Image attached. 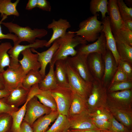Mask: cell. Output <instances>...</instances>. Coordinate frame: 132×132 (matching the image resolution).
Instances as JSON below:
<instances>
[{
    "label": "cell",
    "mask_w": 132,
    "mask_h": 132,
    "mask_svg": "<svg viewBox=\"0 0 132 132\" xmlns=\"http://www.w3.org/2000/svg\"><path fill=\"white\" fill-rule=\"evenodd\" d=\"M56 40L59 46L51 61L55 63L58 60H66L69 56L73 57L76 55L77 52L75 48L79 44H87V42L83 37L76 36L70 31L66 32L64 36Z\"/></svg>",
    "instance_id": "6da1fadb"
},
{
    "label": "cell",
    "mask_w": 132,
    "mask_h": 132,
    "mask_svg": "<svg viewBox=\"0 0 132 132\" xmlns=\"http://www.w3.org/2000/svg\"><path fill=\"white\" fill-rule=\"evenodd\" d=\"M98 13L89 17L81 22L79 24V29L72 31L76 36H80L87 42L96 41L102 32L103 26L102 21L98 18Z\"/></svg>",
    "instance_id": "7a4b0ae2"
},
{
    "label": "cell",
    "mask_w": 132,
    "mask_h": 132,
    "mask_svg": "<svg viewBox=\"0 0 132 132\" xmlns=\"http://www.w3.org/2000/svg\"><path fill=\"white\" fill-rule=\"evenodd\" d=\"M10 33H13L18 38L17 44L23 41L30 44L34 43L36 38H41L47 34V31L44 29L34 28L32 29L28 26L23 27L11 22H2V24Z\"/></svg>",
    "instance_id": "3957f363"
},
{
    "label": "cell",
    "mask_w": 132,
    "mask_h": 132,
    "mask_svg": "<svg viewBox=\"0 0 132 132\" xmlns=\"http://www.w3.org/2000/svg\"><path fill=\"white\" fill-rule=\"evenodd\" d=\"M107 88L102 81L94 79L91 92L87 99L89 113L100 108L107 107Z\"/></svg>",
    "instance_id": "277c9868"
},
{
    "label": "cell",
    "mask_w": 132,
    "mask_h": 132,
    "mask_svg": "<svg viewBox=\"0 0 132 132\" xmlns=\"http://www.w3.org/2000/svg\"><path fill=\"white\" fill-rule=\"evenodd\" d=\"M65 64L70 88L87 99L91 90L92 83L85 81L66 60Z\"/></svg>",
    "instance_id": "5b68a950"
},
{
    "label": "cell",
    "mask_w": 132,
    "mask_h": 132,
    "mask_svg": "<svg viewBox=\"0 0 132 132\" xmlns=\"http://www.w3.org/2000/svg\"><path fill=\"white\" fill-rule=\"evenodd\" d=\"M2 74L4 89L10 92L22 85V81L26 75L20 64L10 65Z\"/></svg>",
    "instance_id": "8992f818"
},
{
    "label": "cell",
    "mask_w": 132,
    "mask_h": 132,
    "mask_svg": "<svg viewBox=\"0 0 132 132\" xmlns=\"http://www.w3.org/2000/svg\"><path fill=\"white\" fill-rule=\"evenodd\" d=\"M50 91L56 101L59 114L68 117L72 91L69 88L58 85Z\"/></svg>",
    "instance_id": "52a82bcc"
},
{
    "label": "cell",
    "mask_w": 132,
    "mask_h": 132,
    "mask_svg": "<svg viewBox=\"0 0 132 132\" xmlns=\"http://www.w3.org/2000/svg\"><path fill=\"white\" fill-rule=\"evenodd\" d=\"M35 96L31 99L27 105L23 120L31 126L37 119L44 114H49L52 111L50 108L39 101Z\"/></svg>",
    "instance_id": "ba28073f"
},
{
    "label": "cell",
    "mask_w": 132,
    "mask_h": 132,
    "mask_svg": "<svg viewBox=\"0 0 132 132\" xmlns=\"http://www.w3.org/2000/svg\"><path fill=\"white\" fill-rule=\"evenodd\" d=\"M87 56L77 53L73 57H68L66 60L85 81L92 83L94 79L88 67Z\"/></svg>",
    "instance_id": "9c48e42d"
},
{
    "label": "cell",
    "mask_w": 132,
    "mask_h": 132,
    "mask_svg": "<svg viewBox=\"0 0 132 132\" xmlns=\"http://www.w3.org/2000/svg\"><path fill=\"white\" fill-rule=\"evenodd\" d=\"M87 61L89 70L94 79L102 81L104 67L102 55L97 53H90L88 55Z\"/></svg>",
    "instance_id": "30bf717a"
},
{
    "label": "cell",
    "mask_w": 132,
    "mask_h": 132,
    "mask_svg": "<svg viewBox=\"0 0 132 132\" xmlns=\"http://www.w3.org/2000/svg\"><path fill=\"white\" fill-rule=\"evenodd\" d=\"M107 107L116 120L131 130L132 108L124 107L108 102H107Z\"/></svg>",
    "instance_id": "8fae6325"
},
{
    "label": "cell",
    "mask_w": 132,
    "mask_h": 132,
    "mask_svg": "<svg viewBox=\"0 0 132 132\" xmlns=\"http://www.w3.org/2000/svg\"><path fill=\"white\" fill-rule=\"evenodd\" d=\"M102 56L104 67L102 82L107 88L110 84L118 66L112 53L107 47L106 53Z\"/></svg>",
    "instance_id": "7c38bea8"
},
{
    "label": "cell",
    "mask_w": 132,
    "mask_h": 132,
    "mask_svg": "<svg viewBox=\"0 0 132 132\" xmlns=\"http://www.w3.org/2000/svg\"><path fill=\"white\" fill-rule=\"evenodd\" d=\"M107 46L104 33L102 32L98 39L91 44H81L76 50L77 53L87 55L90 53H97L104 55L106 51Z\"/></svg>",
    "instance_id": "4fadbf2b"
},
{
    "label": "cell",
    "mask_w": 132,
    "mask_h": 132,
    "mask_svg": "<svg viewBox=\"0 0 132 132\" xmlns=\"http://www.w3.org/2000/svg\"><path fill=\"white\" fill-rule=\"evenodd\" d=\"M70 128L72 130L99 129L93 123L88 111L68 117Z\"/></svg>",
    "instance_id": "5bb4252c"
},
{
    "label": "cell",
    "mask_w": 132,
    "mask_h": 132,
    "mask_svg": "<svg viewBox=\"0 0 132 132\" xmlns=\"http://www.w3.org/2000/svg\"><path fill=\"white\" fill-rule=\"evenodd\" d=\"M108 11L111 31L114 34L121 29L125 27L120 14L117 0L108 1Z\"/></svg>",
    "instance_id": "9a60e30c"
},
{
    "label": "cell",
    "mask_w": 132,
    "mask_h": 132,
    "mask_svg": "<svg viewBox=\"0 0 132 132\" xmlns=\"http://www.w3.org/2000/svg\"><path fill=\"white\" fill-rule=\"evenodd\" d=\"M107 102L132 108V89L107 93Z\"/></svg>",
    "instance_id": "2e32d148"
},
{
    "label": "cell",
    "mask_w": 132,
    "mask_h": 132,
    "mask_svg": "<svg viewBox=\"0 0 132 132\" xmlns=\"http://www.w3.org/2000/svg\"><path fill=\"white\" fill-rule=\"evenodd\" d=\"M47 42L45 40L37 39L34 43L28 45H21L20 44L14 45L8 52L10 57V65L15 66L20 64L18 58L20 54L22 51L28 48L35 49L43 48Z\"/></svg>",
    "instance_id": "e0dca14e"
},
{
    "label": "cell",
    "mask_w": 132,
    "mask_h": 132,
    "mask_svg": "<svg viewBox=\"0 0 132 132\" xmlns=\"http://www.w3.org/2000/svg\"><path fill=\"white\" fill-rule=\"evenodd\" d=\"M71 27L69 22L66 19L60 18L56 21L53 19L52 22L47 26L48 29L52 30L53 33L50 39L45 44V46L49 47L55 40L64 36L66 32L67 29Z\"/></svg>",
    "instance_id": "ac0fdd59"
},
{
    "label": "cell",
    "mask_w": 132,
    "mask_h": 132,
    "mask_svg": "<svg viewBox=\"0 0 132 132\" xmlns=\"http://www.w3.org/2000/svg\"><path fill=\"white\" fill-rule=\"evenodd\" d=\"M21 53L23 57L21 59L19 60V62L26 75L31 70H39L41 66L38 61L37 54L33 53L30 48L24 50Z\"/></svg>",
    "instance_id": "d6986e66"
},
{
    "label": "cell",
    "mask_w": 132,
    "mask_h": 132,
    "mask_svg": "<svg viewBox=\"0 0 132 132\" xmlns=\"http://www.w3.org/2000/svg\"><path fill=\"white\" fill-rule=\"evenodd\" d=\"M102 22L103 26L102 32L105 35L107 47L112 53L118 65L120 58L117 50L116 41L111 31L109 16H106L102 20Z\"/></svg>",
    "instance_id": "ffe728a7"
},
{
    "label": "cell",
    "mask_w": 132,
    "mask_h": 132,
    "mask_svg": "<svg viewBox=\"0 0 132 132\" xmlns=\"http://www.w3.org/2000/svg\"><path fill=\"white\" fill-rule=\"evenodd\" d=\"M59 46L58 43L55 40L50 48L46 50L41 53L37 52L34 49L31 48L32 52H35L38 55V61L41 66L39 71L43 79L45 75V70L47 66L51 61L54 54L59 48Z\"/></svg>",
    "instance_id": "44dd1931"
},
{
    "label": "cell",
    "mask_w": 132,
    "mask_h": 132,
    "mask_svg": "<svg viewBox=\"0 0 132 132\" xmlns=\"http://www.w3.org/2000/svg\"><path fill=\"white\" fill-rule=\"evenodd\" d=\"M30 90L21 85L12 91L8 96L4 98V99L8 104L18 108L26 101Z\"/></svg>",
    "instance_id": "7402d4cb"
},
{
    "label": "cell",
    "mask_w": 132,
    "mask_h": 132,
    "mask_svg": "<svg viewBox=\"0 0 132 132\" xmlns=\"http://www.w3.org/2000/svg\"><path fill=\"white\" fill-rule=\"evenodd\" d=\"M86 111H88L87 99L85 97L72 91L68 117Z\"/></svg>",
    "instance_id": "603a6c76"
},
{
    "label": "cell",
    "mask_w": 132,
    "mask_h": 132,
    "mask_svg": "<svg viewBox=\"0 0 132 132\" xmlns=\"http://www.w3.org/2000/svg\"><path fill=\"white\" fill-rule=\"evenodd\" d=\"M59 113L57 111H52L49 114L37 119L31 126L33 132H45L50 124L55 120Z\"/></svg>",
    "instance_id": "cb8c5ba5"
},
{
    "label": "cell",
    "mask_w": 132,
    "mask_h": 132,
    "mask_svg": "<svg viewBox=\"0 0 132 132\" xmlns=\"http://www.w3.org/2000/svg\"><path fill=\"white\" fill-rule=\"evenodd\" d=\"M55 63L51 61L49 63V71L41 82L38 84L40 89L51 90L56 88L58 86L54 74V67Z\"/></svg>",
    "instance_id": "d4e9b609"
},
{
    "label": "cell",
    "mask_w": 132,
    "mask_h": 132,
    "mask_svg": "<svg viewBox=\"0 0 132 132\" xmlns=\"http://www.w3.org/2000/svg\"><path fill=\"white\" fill-rule=\"evenodd\" d=\"M66 60L56 61L55 63V76L58 85L69 88L66 69Z\"/></svg>",
    "instance_id": "484cf974"
},
{
    "label": "cell",
    "mask_w": 132,
    "mask_h": 132,
    "mask_svg": "<svg viewBox=\"0 0 132 132\" xmlns=\"http://www.w3.org/2000/svg\"><path fill=\"white\" fill-rule=\"evenodd\" d=\"M39 102L44 106L49 108L52 111H57L55 100L50 90H42L38 87L35 95Z\"/></svg>",
    "instance_id": "4316f807"
},
{
    "label": "cell",
    "mask_w": 132,
    "mask_h": 132,
    "mask_svg": "<svg viewBox=\"0 0 132 132\" xmlns=\"http://www.w3.org/2000/svg\"><path fill=\"white\" fill-rule=\"evenodd\" d=\"M31 98L28 97L26 101L21 108L11 114L12 122L10 132H18L26 113L27 103Z\"/></svg>",
    "instance_id": "83f0119b"
},
{
    "label": "cell",
    "mask_w": 132,
    "mask_h": 132,
    "mask_svg": "<svg viewBox=\"0 0 132 132\" xmlns=\"http://www.w3.org/2000/svg\"><path fill=\"white\" fill-rule=\"evenodd\" d=\"M20 1L17 0L12 2L11 0H0V13L1 17L14 15L18 17L19 13L17 9V6Z\"/></svg>",
    "instance_id": "f1b7e54d"
},
{
    "label": "cell",
    "mask_w": 132,
    "mask_h": 132,
    "mask_svg": "<svg viewBox=\"0 0 132 132\" xmlns=\"http://www.w3.org/2000/svg\"><path fill=\"white\" fill-rule=\"evenodd\" d=\"M114 38L120 60L127 62L132 64V47L118 39Z\"/></svg>",
    "instance_id": "f546056e"
},
{
    "label": "cell",
    "mask_w": 132,
    "mask_h": 132,
    "mask_svg": "<svg viewBox=\"0 0 132 132\" xmlns=\"http://www.w3.org/2000/svg\"><path fill=\"white\" fill-rule=\"evenodd\" d=\"M70 128L68 117L59 114L54 123L45 132H66Z\"/></svg>",
    "instance_id": "4dcf8cb0"
},
{
    "label": "cell",
    "mask_w": 132,
    "mask_h": 132,
    "mask_svg": "<svg viewBox=\"0 0 132 132\" xmlns=\"http://www.w3.org/2000/svg\"><path fill=\"white\" fill-rule=\"evenodd\" d=\"M43 79L39 71L31 70L25 75L22 82L24 88L30 90L34 85L40 83Z\"/></svg>",
    "instance_id": "1f68e13d"
},
{
    "label": "cell",
    "mask_w": 132,
    "mask_h": 132,
    "mask_svg": "<svg viewBox=\"0 0 132 132\" xmlns=\"http://www.w3.org/2000/svg\"><path fill=\"white\" fill-rule=\"evenodd\" d=\"M13 46L9 42H6L0 44V73H2L6 66H9L10 58L8 51Z\"/></svg>",
    "instance_id": "d6a6232c"
},
{
    "label": "cell",
    "mask_w": 132,
    "mask_h": 132,
    "mask_svg": "<svg viewBox=\"0 0 132 132\" xmlns=\"http://www.w3.org/2000/svg\"><path fill=\"white\" fill-rule=\"evenodd\" d=\"M108 4L107 0H91L89 3L90 11L93 15L100 12L103 20L106 16V13H108Z\"/></svg>",
    "instance_id": "836d02e7"
},
{
    "label": "cell",
    "mask_w": 132,
    "mask_h": 132,
    "mask_svg": "<svg viewBox=\"0 0 132 132\" xmlns=\"http://www.w3.org/2000/svg\"><path fill=\"white\" fill-rule=\"evenodd\" d=\"M132 89V80L111 83L107 88L108 93Z\"/></svg>",
    "instance_id": "e575fe53"
},
{
    "label": "cell",
    "mask_w": 132,
    "mask_h": 132,
    "mask_svg": "<svg viewBox=\"0 0 132 132\" xmlns=\"http://www.w3.org/2000/svg\"><path fill=\"white\" fill-rule=\"evenodd\" d=\"M89 114L92 120L109 121L111 115L107 107L98 109Z\"/></svg>",
    "instance_id": "d590c367"
},
{
    "label": "cell",
    "mask_w": 132,
    "mask_h": 132,
    "mask_svg": "<svg viewBox=\"0 0 132 132\" xmlns=\"http://www.w3.org/2000/svg\"><path fill=\"white\" fill-rule=\"evenodd\" d=\"M113 35L114 37L132 47V31L125 27L121 28Z\"/></svg>",
    "instance_id": "8d00e7d4"
},
{
    "label": "cell",
    "mask_w": 132,
    "mask_h": 132,
    "mask_svg": "<svg viewBox=\"0 0 132 132\" xmlns=\"http://www.w3.org/2000/svg\"><path fill=\"white\" fill-rule=\"evenodd\" d=\"M117 4L121 17L124 21L132 20V8L128 7L123 0H117Z\"/></svg>",
    "instance_id": "74e56055"
},
{
    "label": "cell",
    "mask_w": 132,
    "mask_h": 132,
    "mask_svg": "<svg viewBox=\"0 0 132 132\" xmlns=\"http://www.w3.org/2000/svg\"><path fill=\"white\" fill-rule=\"evenodd\" d=\"M12 122L11 114L6 113L0 114V132H8L10 131Z\"/></svg>",
    "instance_id": "f35d334b"
},
{
    "label": "cell",
    "mask_w": 132,
    "mask_h": 132,
    "mask_svg": "<svg viewBox=\"0 0 132 132\" xmlns=\"http://www.w3.org/2000/svg\"><path fill=\"white\" fill-rule=\"evenodd\" d=\"M110 132H132V130L118 121L112 115L110 120Z\"/></svg>",
    "instance_id": "ab89813d"
},
{
    "label": "cell",
    "mask_w": 132,
    "mask_h": 132,
    "mask_svg": "<svg viewBox=\"0 0 132 132\" xmlns=\"http://www.w3.org/2000/svg\"><path fill=\"white\" fill-rule=\"evenodd\" d=\"M19 109L7 104L5 101L4 98L0 99V114L6 113L11 114Z\"/></svg>",
    "instance_id": "60d3db41"
},
{
    "label": "cell",
    "mask_w": 132,
    "mask_h": 132,
    "mask_svg": "<svg viewBox=\"0 0 132 132\" xmlns=\"http://www.w3.org/2000/svg\"><path fill=\"white\" fill-rule=\"evenodd\" d=\"M118 66L127 75L130 80H132V64L127 62L120 60Z\"/></svg>",
    "instance_id": "b9f144b4"
},
{
    "label": "cell",
    "mask_w": 132,
    "mask_h": 132,
    "mask_svg": "<svg viewBox=\"0 0 132 132\" xmlns=\"http://www.w3.org/2000/svg\"><path fill=\"white\" fill-rule=\"evenodd\" d=\"M130 80L123 71L118 66L111 83L127 81Z\"/></svg>",
    "instance_id": "7bdbcfd3"
},
{
    "label": "cell",
    "mask_w": 132,
    "mask_h": 132,
    "mask_svg": "<svg viewBox=\"0 0 132 132\" xmlns=\"http://www.w3.org/2000/svg\"><path fill=\"white\" fill-rule=\"evenodd\" d=\"M7 18V17L3 16L2 19L0 21V40L3 39H8L12 40L14 43V45L17 44L18 38L17 36L15 34H13L11 33L7 34H3L1 30V24L3 21Z\"/></svg>",
    "instance_id": "ee69618b"
},
{
    "label": "cell",
    "mask_w": 132,
    "mask_h": 132,
    "mask_svg": "<svg viewBox=\"0 0 132 132\" xmlns=\"http://www.w3.org/2000/svg\"><path fill=\"white\" fill-rule=\"evenodd\" d=\"M37 7L47 11H50L51 10L50 3L46 0H37Z\"/></svg>",
    "instance_id": "f6af8a7d"
},
{
    "label": "cell",
    "mask_w": 132,
    "mask_h": 132,
    "mask_svg": "<svg viewBox=\"0 0 132 132\" xmlns=\"http://www.w3.org/2000/svg\"><path fill=\"white\" fill-rule=\"evenodd\" d=\"M18 132H33L31 126L23 120L22 122Z\"/></svg>",
    "instance_id": "bcb514c9"
},
{
    "label": "cell",
    "mask_w": 132,
    "mask_h": 132,
    "mask_svg": "<svg viewBox=\"0 0 132 132\" xmlns=\"http://www.w3.org/2000/svg\"><path fill=\"white\" fill-rule=\"evenodd\" d=\"M37 0H29L26 4V9L30 10L37 7Z\"/></svg>",
    "instance_id": "7dc6e473"
},
{
    "label": "cell",
    "mask_w": 132,
    "mask_h": 132,
    "mask_svg": "<svg viewBox=\"0 0 132 132\" xmlns=\"http://www.w3.org/2000/svg\"><path fill=\"white\" fill-rule=\"evenodd\" d=\"M101 130L99 129L72 130L70 131H68L66 132H100Z\"/></svg>",
    "instance_id": "c3c4849f"
},
{
    "label": "cell",
    "mask_w": 132,
    "mask_h": 132,
    "mask_svg": "<svg viewBox=\"0 0 132 132\" xmlns=\"http://www.w3.org/2000/svg\"><path fill=\"white\" fill-rule=\"evenodd\" d=\"M11 92L5 89H0V99L8 96L10 94Z\"/></svg>",
    "instance_id": "681fc988"
},
{
    "label": "cell",
    "mask_w": 132,
    "mask_h": 132,
    "mask_svg": "<svg viewBox=\"0 0 132 132\" xmlns=\"http://www.w3.org/2000/svg\"><path fill=\"white\" fill-rule=\"evenodd\" d=\"M124 22L125 26L132 31V20H128Z\"/></svg>",
    "instance_id": "f907efd6"
},
{
    "label": "cell",
    "mask_w": 132,
    "mask_h": 132,
    "mask_svg": "<svg viewBox=\"0 0 132 132\" xmlns=\"http://www.w3.org/2000/svg\"><path fill=\"white\" fill-rule=\"evenodd\" d=\"M4 89V85L2 73H0V89Z\"/></svg>",
    "instance_id": "816d5d0a"
},
{
    "label": "cell",
    "mask_w": 132,
    "mask_h": 132,
    "mask_svg": "<svg viewBox=\"0 0 132 132\" xmlns=\"http://www.w3.org/2000/svg\"><path fill=\"white\" fill-rule=\"evenodd\" d=\"M132 0H125V3H126V4L127 5H128L130 7H132Z\"/></svg>",
    "instance_id": "f5cc1de1"
},
{
    "label": "cell",
    "mask_w": 132,
    "mask_h": 132,
    "mask_svg": "<svg viewBox=\"0 0 132 132\" xmlns=\"http://www.w3.org/2000/svg\"><path fill=\"white\" fill-rule=\"evenodd\" d=\"M100 132H110L108 130H101Z\"/></svg>",
    "instance_id": "db71d44e"
},
{
    "label": "cell",
    "mask_w": 132,
    "mask_h": 132,
    "mask_svg": "<svg viewBox=\"0 0 132 132\" xmlns=\"http://www.w3.org/2000/svg\"><path fill=\"white\" fill-rule=\"evenodd\" d=\"M10 132V131H9V132Z\"/></svg>",
    "instance_id": "11a10c76"
}]
</instances>
